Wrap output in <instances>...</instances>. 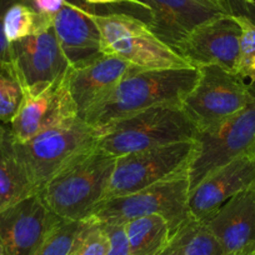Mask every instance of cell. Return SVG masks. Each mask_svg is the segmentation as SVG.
<instances>
[{
  "label": "cell",
  "instance_id": "1",
  "mask_svg": "<svg viewBox=\"0 0 255 255\" xmlns=\"http://www.w3.org/2000/svg\"><path fill=\"white\" fill-rule=\"evenodd\" d=\"M197 80L198 68L141 70L133 67L119 85L82 119L102 128L158 105L181 104Z\"/></svg>",
  "mask_w": 255,
  "mask_h": 255
},
{
  "label": "cell",
  "instance_id": "2",
  "mask_svg": "<svg viewBox=\"0 0 255 255\" xmlns=\"http://www.w3.org/2000/svg\"><path fill=\"white\" fill-rule=\"evenodd\" d=\"M98 140L99 130L78 117L21 143L8 133L0 151L13 158L40 191L60 171L95 150Z\"/></svg>",
  "mask_w": 255,
  "mask_h": 255
},
{
  "label": "cell",
  "instance_id": "3",
  "mask_svg": "<svg viewBox=\"0 0 255 255\" xmlns=\"http://www.w3.org/2000/svg\"><path fill=\"white\" fill-rule=\"evenodd\" d=\"M97 148L114 158L179 141L195 140L198 129L181 104H164L102 128Z\"/></svg>",
  "mask_w": 255,
  "mask_h": 255
},
{
  "label": "cell",
  "instance_id": "4",
  "mask_svg": "<svg viewBox=\"0 0 255 255\" xmlns=\"http://www.w3.org/2000/svg\"><path fill=\"white\" fill-rule=\"evenodd\" d=\"M117 158L95 149L54 176L40 191L61 219L85 220L105 198Z\"/></svg>",
  "mask_w": 255,
  "mask_h": 255
},
{
  "label": "cell",
  "instance_id": "5",
  "mask_svg": "<svg viewBox=\"0 0 255 255\" xmlns=\"http://www.w3.org/2000/svg\"><path fill=\"white\" fill-rule=\"evenodd\" d=\"M92 19L100 34L102 54L117 56L141 70L193 69L188 60L158 38L146 21L130 14H99Z\"/></svg>",
  "mask_w": 255,
  "mask_h": 255
},
{
  "label": "cell",
  "instance_id": "6",
  "mask_svg": "<svg viewBox=\"0 0 255 255\" xmlns=\"http://www.w3.org/2000/svg\"><path fill=\"white\" fill-rule=\"evenodd\" d=\"M189 168L145 189L103 200L88 219L103 224H125L136 218L160 215L168 222L170 234L190 217Z\"/></svg>",
  "mask_w": 255,
  "mask_h": 255
},
{
  "label": "cell",
  "instance_id": "7",
  "mask_svg": "<svg viewBox=\"0 0 255 255\" xmlns=\"http://www.w3.org/2000/svg\"><path fill=\"white\" fill-rule=\"evenodd\" d=\"M250 100L249 83L218 65H205L198 68L197 83L183 99L181 108L199 133H209L244 109Z\"/></svg>",
  "mask_w": 255,
  "mask_h": 255
},
{
  "label": "cell",
  "instance_id": "8",
  "mask_svg": "<svg viewBox=\"0 0 255 255\" xmlns=\"http://www.w3.org/2000/svg\"><path fill=\"white\" fill-rule=\"evenodd\" d=\"M198 146L195 139L119 156L104 200L135 193L190 168Z\"/></svg>",
  "mask_w": 255,
  "mask_h": 255
},
{
  "label": "cell",
  "instance_id": "9",
  "mask_svg": "<svg viewBox=\"0 0 255 255\" xmlns=\"http://www.w3.org/2000/svg\"><path fill=\"white\" fill-rule=\"evenodd\" d=\"M249 88L252 100L244 109L215 130L198 134V154L189 168L190 190L219 166L255 154V82H249Z\"/></svg>",
  "mask_w": 255,
  "mask_h": 255
},
{
  "label": "cell",
  "instance_id": "10",
  "mask_svg": "<svg viewBox=\"0 0 255 255\" xmlns=\"http://www.w3.org/2000/svg\"><path fill=\"white\" fill-rule=\"evenodd\" d=\"M78 117L67 72L40 89L24 92L23 102L9 124V135L21 143Z\"/></svg>",
  "mask_w": 255,
  "mask_h": 255
},
{
  "label": "cell",
  "instance_id": "11",
  "mask_svg": "<svg viewBox=\"0 0 255 255\" xmlns=\"http://www.w3.org/2000/svg\"><path fill=\"white\" fill-rule=\"evenodd\" d=\"M242 28L230 14L207 20L173 46L194 68L218 65L235 74Z\"/></svg>",
  "mask_w": 255,
  "mask_h": 255
},
{
  "label": "cell",
  "instance_id": "12",
  "mask_svg": "<svg viewBox=\"0 0 255 255\" xmlns=\"http://www.w3.org/2000/svg\"><path fill=\"white\" fill-rule=\"evenodd\" d=\"M10 58L24 92H34L63 77L72 63L54 28L10 44Z\"/></svg>",
  "mask_w": 255,
  "mask_h": 255
},
{
  "label": "cell",
  "instance_id": "13",
  "mask_svg": "<svg viewBox=\"0 0 255 255\" xmlns=\"http://www.w3.org/2000/svg\"><path fill=\"white\" fill-rule=\"evenodd\" d=\"M34 194L0 213V247L3 255H35L49 230L60 220Z\"/></svg>",
  "mask_w": 255,
  "mask_h": 255
},
{
  "label": "cell",
  "instance_id": "14",
  "mask_svg": "<svg viewBox=\"0 0 255 255\" xmlns=\"http://www.w3.org/2000/svg\"><path fill=\"white\" fill-rule=\"evenodd\" d=\"M255 184V154L233 159L208 174L189 193V213L208 222L230 198Z\"/></svg>",
  "mask_w": 255,
  "mask_h": 255
},
{
  "label": "cell",
  "instance_id": "15",
  "mask_svg": "<svg viewBox=\"0 0 255 255\" xmlns=\"http://www.w3.org/2000/svg\"><path fill=\"white\" fill-rule=\"evenodd\" d=\"M131 68L127 61L107 54H98L72 64L68 70V80L79 118L107 98Z\"/></svg>",
  "mask_w": 255,
  "mask_h": 255
},
{
  "label": "cell",
  "instance_id": "16",
  "mask_svg": "<svg viewBox=\"0 0 255 255\" xmlns=\"http://www.w3.org/2000/svg\"><path fill=\"white\" fill-rule=\"evenodd\" d=\"M150 14L151 30L173 48L194 28L222 14L220 4L210 0H140Z\"/></svg>",
  "mask_w": 255,
  "mask_h": 255
},
{
  "label": "cell",
  "instance_id": "17",
  "mask_svg": "<svg viewBox=\"0 0 255 255\" xmlns=\"http://www.w3.org/2000/svg\"><path fill=\"white\" fill-rule=\"evenodd\" d=\"M205 223L225 254L255 249V184L230 198Z\"/></svg>",
  "mask_w": 255,
  "mask_h": 255
},
{
  "label": "cell",
  "instance_id": "18",
  "mask_svg": "<svg viewBox=\"0 0 255 255\" xmlns=\"http://www.w3.org/2000/svg\"><path fill=\"white\" fill-rule=\"evenodd\" d=\"M92 6L85 0H65L54 15L53 28L72 64L102 54L99 30L90 16Z\"/></svg>",
  "mask_w": 255,
  "mask_h": 255
},
{
  "label": "cell",
  "instance_id": "19",
  "mask_svg": "<svg viewBox=\"0 0 255 255\" xmlns=\"http://www.w3.org/2000/svg\"><path fill=\"white\" fill-rule=\"evenodd\" d=\"M129 255H159L169 244L170 229L160 215L131 219L124 224Z\"/></svg>",
  "mask_w": 255,
  "mask_h": 255
},
{
  "label": "cell",
  "instance_id": "20",
  "mask_svg": "<svg viewBox=\"0 0 255 255\" xmlns=\"http://www.w3.org/2000/svg\"><path fill=\"white\" fill-rule=\"evenodd\" d=\"M169 249L178 255H225L207 223L189 218L170 237Z\"/></svg>",
  "mask_w": 255,
  "mask_h": 255
},
{
  "label": "cell",
  "instance_id": "21",
  "mask_svg": "<svg viewBox=\"0 0 255 255\" xmlns=\"http://www.w3.org/2000/svg\"><path fill=\"white\" fill-rule=\"evenodd\" d=\"M38 193L20 165L0 151V213Z\"/></svg>",
  "mask_w": 255,
  "mask_h": 255
},
{
  "label": "cell",
  "instance_id": "22",
  "mask_svg": "<svg viewBox=\"0 0 255 255\" xmlns=\"http://www.w3.org/2000/svg\"><path fill=\"white\" fill-rule=\"evenodd\" d=\"M54 18L38 13L23 1L13 4L4 18V35L9 44L38 35L53 28Z\"/></svg>",
  "mask_w": 255,
  "mask_h": 255
},
{
  "label": "cell",
  "instance_id": "23",
  "mask_svg": "<svg viewBox=\"0 0 255 255\" xmlns=\"http://www.w3.org/2000/svg\"><path fill=\"white\" fill-rule=\"evenodd\" d=\"M24 98V88L13 61L0 60V120L10 124Z\"/></svg>",
  "mask_w": 255,
  "mask_h": 255
},
{
  "label": "cell",
  "instance_id": "24",
  "mask_svg": "<svg viewBox=\"0 0 255 255\" xmlns=\"http://www.w3.org/2000/svg\"><path fill=\"white\" fill-rule=\"evenodd\" d=\"M85 220L60 219L46 234L35 255H70Z\"/></svg>",
  "mask_w": 255,
  "mask_h": 255
},
{
  "label": "cell",
  "instance_id": "25",
  "mask_svg": "<svg viewBox=\"0 0 255 255\" xmlns=\"http://www.w3.org/2000/svg\"><path fill=\"white\" fill-rule=\"evenodd\" d=\"M110 248V238L104 224L87 219L70 255H105Z\"/></svg>",
  "mask_w": 255,
  "mask_h": 255
},
{
  "label": "cell",
  "instance_id": "26",
  "mask_svg": "<svg viewBox=\"0 0 255 255\" xmlns=\"http://www.w3.org/2000/svg\"><path fill=\"white\" fill-rule=\"evenodd\" d=\"M242 28L235 74L244 80L255 82V25L240 16H235Z\"/></svg>",
  "mask_w": 255,
  "mask_h": 255
},
{
  "label": "cell",
  "instance_id": "27",
  "mask_svg": "<svg viewBox=\"0 0 255 255\" xmlns=\"http://www.w3.org/2000/svg\"><path fill=\"white\" fill-rule=\"evenodd\" d=\"M104 227L110 238V248L105 255H129L124 224H104Z\"/></svg>",
  "mask_w": 255,
  "mask_h": 255
},
{
  "label": "cell",
  "instance_id": "28",
  "mask_svg": "<svg viewBox=\"0 0 255 255\" xmlns=\"http://www.w3.org/2000/svg\"><path fill=\"white\" fill-rule=\"evenodd\" d=\"M222 5L230 15L244 18L255 25V0H222Z\"/></svg>",
  "mask_w": 255,
  "mask_h": 255
},
{
  "label": "cell",
  "instance_id": "29",
  "mask_svg": "<svg viewBox=\"0 0 255 255\" xmlns=\"http://www.w3.org/2000/svg\"><path fill=\"white\" fill-rule=\"evenodd\" d=\"M23 1V0H0V60L11 61L10 58V44L4 35V18L13 4Z\"/></svg>",
  "mask_w": 255,
  "mask_h": 255
},
{
  "label": "cell",
  "instance_id": "30",
  "mask_svg": "<svg viewBox=\"0 0 255 255\" xmlns=\"http://www.w3.org/2000/svg\"><path fill=\"white\" fill-rule=\"evenodd\" d=\"M64 1L65 0H23V3L33 8L35 11L51 18H54V15L60 10Z\"/></svg>",
  "mask_w": 255,
  "mask_h": 255
},
{
  "label": "cell",
  "instance_id": "31",
  "mask_svg": "<svg viewBox=\"0 0 255 255\" xmlns=\"http://www.w3.org/2000/svg\"><path fill=\"white\" fill-rule=\"evenodd\" d=\"M85 3L89 5H108V4H130V5L138 6V8L146 10V6L141 3L140 0H85ZM148 11V10H146Z\"/></svg>",
  "mask_w": 255,
  "mask_h": 255
},
{
  "label": "cell",
  "instance_id": "32",
  "mask_svg": "<svg viewBox=\"0 0 255 255\" xmlns=\"http://www.w3.org/2000/svg\"><path fill=\"white\" fill-rule=\"evenodd\" d=\"M9 133V128L3 127V125H0V145L4 143V140L6 139Z\"/></svg>",
  "mask_w": 255,
  "mask_h": 255
},
{
  "label": "cell",
  "instance_id": "33",
  "mask_svg": "<svg viewBox=\"0 0 255 255\" xmlns=\"http://www.w3.org/2000/svg\"><path fill=\"white\" fill-rule=\"evenodd\" d=\"M159 255H178V254H176L175 252H173V250H171V249H169V248L166 247L165 249H164L163 252H161L160 254H159Z\"/></svg>",
  "mask_w": 255,
  "mask_h": 255
},
{
  "label": "cell",
  "instance_id": "34",
  "mask_svg": "<svg viewBox=\"0 0 255 255\" xmlns=\"http://www.w3.org/2000/svg\"><path fill=\"white\" fill-rule=\"evenodd\" d=\"M255 249L249 250V252H244V253H239V254H225V255H252L254 253Z\"/></svg>",
  "mask_w": 255,
  "mask_h": 255
},
{
  "label": "cell",
  "instance_id": "35",
  "mask_svg": "<svg viewBox=\"0 0 255 255\" xmlns=\"http://www.w3.org/2000/svg\"><path fill=\"white\" fill-rule=\"evenodd\" d=\"M210 1H213V3L220 4V5H222V3H220V0H210ZM222 6H223V5H222Z\"/></svg>",
  "mask_w": 255,
  "mask_h": 255
},
{
  "label": "cell",
  "instance_id": "36",
  "mask_svg": "<svg viewBox=\"0 0 255 255\" xmlns=\"http://www.w3.org/2000/svg\"><path fill=\"white\" fill-rule=\"evenodd\" d=\"M0 255H3V253H1V247H0Z\"/></svg>",
  "mask_w": 255,
  "mask_h": 255
},
{
  "label": "cell",
  "instance_id": "37",
  "mask_svg": "<svg viewBox=\"0 0 255 255\" xmlns=\"http://www.w3.org/2000/svg\"><path fill=\"white\" fill-rule=\"evenodd\" d=\"M252 255H255V250H254V253H253V254Z\"/></svg>",
  "mask_w": 255,
  "mask_h": 255
},
{
  "label": "cell",
  "instance_id": "38",
  "mask_svg": "<svg viewBox=\"0 0 255 255\" xmlns=\"http://www.w3.org/2000/svg\"><path fill=\"white\" fill-rule=\"evenodd\" d=\"M220 3H222V0H220Z\"/></svg>",
  "mask_w": 255,
  "mask_h": 255
}]
</instances>
